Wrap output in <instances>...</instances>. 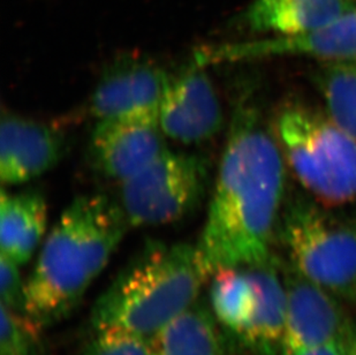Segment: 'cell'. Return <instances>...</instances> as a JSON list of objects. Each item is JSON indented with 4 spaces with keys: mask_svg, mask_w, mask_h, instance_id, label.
I'll list each match as a JSON object with an SVG mask.
<instances>
[{
    "mask_svg": "<svg viewBox=\"0 0 356 355\" xmlns=\"http://www.w3.org/2000/svg\"><path fill=\"white\" fill-rule=\"evenodd\" d=\"M210 277L197 246L147 242L98 297L91 329H120L150 340L197 301Z\"/></svg>",
    "mask_w": 356,
    "mask_h": 355,
    "instance_id": "3",
    "label": "cell"
},
{
    "mask_svg": "<svg viewBox=\"0 0 356 355\" xmlns=\"http://www.w3.org/2000/svg\"><path fill=\"white\" fill-rule=\"evenodd\" d=\"M218 57L229 59L301 57L324 61L356 59V10L325 27L302 34L273 36L222 47Z\"/></svg>",
    "mask_w": 356,
    "mask_h": 355,
    "instance_id": "12",
    "label": "cell"
},
{
    "mask_svg": "<svg viewBox=\"0 0 356 355\" xmlns=\"http://www.w3.org/2000/svg\"><path fill=\"white\" fill-rule=\"evenodd\" d=\"M220 328L211 308L198 299L149 342L155 355H225Z\"/></svg>",
    "mask_w": 356,
    "mask_h": 355,
    "instance_id": "16",
    "label": "cell"
},
{
    "mask_svg": "<svg viewBox=\"0 0 356 355\" xmlns=\"http://www.w3.org/2000/svg\"><path fill=\"white\" fill-rule=\"evenodd\" d=\"M284 269L287 312L280 354L333 342L347 344L354 326L345 315L340 299L300 275L291 265Z\"/></svg>",
    "mask_w": 356,
    "mask_h": 355,
    "instance_id": "8",
    "label": "cell"
},
{
    "mask_svg": "<svg viewBox=\"0 0 356 355\" xmlns=\"http://www.w3.org/2000/svg\"><path fill=\"white\" fill-rule=\"evenodd\" d=\"M347 349H348V355H356V328H354L350 333V339L347 342Z\"/></svg>",
    "mask_w": 356,
    "mask_h": 355,
    "instance_id": "23",
    "label": "cell"
},
{
    "mask_svg": "<svg viewBox=\"0 0 356 355\" xmlns=\"http://www.w3.org/2000/svg\"><path fill=\"white\" fill-rule=\"evenodd\" d=\"M44 330L27 314L1 306L0 355H49Z\"/></svg>",
    "mask_w": 356,
    "mask_h": 355,
    "instance_id": "19",
    "label": "cell"
},
{
    "mask_svg": "<svg viewBox=\"0 0 356 355\" xmlns=\"http://www.w3.org/2000/svg\"><path fill=\"white\" fill-rule=\"evenodd\" d=\"M222 123V105L208 74L193 68L172 79L159 107V124L168 138L202 143L218 134Z\"/></svg>",
    "mask_w": 356,
    "mask_h": 355,
    "instance_id": "9",
    "label": "cell"
},
{
    "mask_svg": "<svg viewBox=\"0 0 356 355\" xmlns=\"http://www.w3.org/2000/svg\"><path fill=\"white\" fill-rule=\"evenodd\" d=\"M47 205L36 191H1L0 251L19 265L31 261L47 231Z\"/></svg>",
    "mask_w": 356,
    "mask_h": 355,
    "instance_id": "15",
    "label": "cell"
},
{
    "mask_svg": "<svg viewBox=\"0 0 356 355\" xmlns=\"http://www.w3.org/2000/svg\"><path fill=\"white\" fill-rule=\"evenodd\" d=\"M172 79L154 61L122 57L98 80L90 112L98 120L143 111H159Z\"/></svg>",
    "mask_w": 356,
    "mask_h": 355,
    "instance_id": "10",
    "label": "cell"
},
{
    "mask_svg": "<svg viewBox=\"0 0 356 355\" xmlns=\"http://www.w3.org/2000/svg\"><path fill=\"white\" fill-rule=\"evenodd\" d=\"M20 267L0 255V306L24 313L26 281L21 276Z\"/></svg>",
    "mask_w": 356,
    "mask_h": 355,
    "instance_id": "21",
    "label": "cell"
},
{
    "mask_svg": "<svg viewBox=\"0 0 356 355\" xmlns=\"http://www.w3.org/2000/svg\"><path fill=\"white\" fill-rule=\"evenodd\" d=\"M286 161L262 112L242 101L233 114L197 248L211 272L273 261Z\"/></svg>",
    "mask_w": 356,
    "mask_h": 355,
    "instance_id": "1",
    "label": "cell"
},
{
    "mask_svg": "<svg viewBox=\"0 0 356 355\" xmlns=\"http://www.w3.org/2000/svg\"><path fill=\"white\" fill-rule=\"evenodd\" d=\"M273 132L286 163L317 202L336 207L356 201V140L326 111L286 103Z\"/></svg>",
    "mask_w": 356,
    "mask_h": 355,
    "instance_id": "4",
    "label": "cell"
},
{
    "mask_svg": "<svg viewBox=\"0 0 356 355\" xmlns=\"http://www.w3.org/2000/svg\"><path fill=\"white\" fill-rule=\"evenodd\" d=\"M354 225H355V228H356V221H355V223H354Z\"/></svg>",
    "mask_w": 356,
    "mask_h": 355,
    "instance_id": "25",
    "label": "cell"
},
{
    "mask_svg": "<svg viewBox=\"0 0 356 355\" xmlns=\"http://www.w3.org/2000/svg\"><path fill=\"white\" fill-rule=\"evenodd\" d=\"M314 84L322 95L326 113L356 140V70L345 61L319 63Z\"/></svg>",
    "mask_w": 356,
    "mask_h": 355,
    "instance_id": "18",
    "label": "cell"
},
{
    "mask_svg": "<svg viewBox=\"0 0 356 355\" xmlns=\"http://www.w3.org/2000/svg\"><path fill=\"white\" fill-rule=\"evenodd\" d=\"M279 231L289 265L340 300H356V228L325 205L296 198L282 209Z\"/></svg>",
    "mask_w": 356,
    "mask_h": 355,
    "instance_id": "5",
    "label": "cell"
},
{
    "mask_svg": "<svg viewBox=\"0 0 356 355\" xmlns=\"http://www.w3.org/2000/svg\"><path fill=\"white\" fill-rule=\"evenodd\" d=\"M345 63H347V64L350 65V66H352V68H354L356 70V59H354V61H346Z\"/></svg>",
    "mask_w": 356,
    "mask_h": 355,
    "instance_id": "24",
    "label": "cell"
},
{
    "mask_svg": "<svg viewBox=\"0 0 356 355\" xmlns=\"http://www.w3.org/2000/svg\"><path fill=\"white\" fill-rule=\"evenodd\" d=\"M65 138L42 121L3 113L0 126V179L3 184H24L50 171L60 161Z\"/></svg>",
    "mask_w": 356,
    "mask_h": 355,
    "instance_id": "11",
    "label": "cell"
},
{
    "mask_svg": "<svg viewBox=\"0 0 356 355\" xmlns=\"http://www.w3.org/2000/svg\"><path fill=\"white\" fill-rule=\"evenodd\" d=\"M210 308L224 330L238 338L252 319L256 293L247 268H222L211 276Z\"/></svg>",
    "mask_w": 356,
    "mask_h": 355,
    "instance_id": "17",
    "label": "cell"
},
{
    "mask_svg": "<svg viewBox=\"0 0 356 355\" xmlns=\"http://www.w3.org/2000/svg\"><path fill=\"white\" fill-rule=\"evenodd\" d=\"M120 184L119 205L131 228L172 224L201 205L208 191V163L197 155L166 149Z\"/></svg>",
    "mask_w": 356,
    "mask_h": 355,
    "instance_id": "6",
    "label": "cell"
},
{
    "mask_svg": "<svg viewBox=\"0 0 356 355\" xmlns=\"http://www.w3.org/2000/svg\"><path fill=\"white\" fill-rule=\"evenodd\" d=\"M356 10V0H252L242 24L255 34L289 36L325 27Z\"/></svg>",
    "mask_w": 356,
    "mask_h": 355,
    "instance_id": "13",
    "label": "cell"
},
{
    "mask_svg": "<svg viewBox=\"0 0 356 355\" xmlns=\"http://www.w3.org/2000/svg\"><path fill=\"white\" fill-rule=\"evenodd\" d=\"M129 228L118 201L104 194L74 198L44 240L26 281L24 314L44 329L67 319Z\"/></svg>",
    "mask_w": 356,
    "mask_h": 355,
    "instance_id": "2",
    "label": "cell"
},
{
    "mask_svg": "<svg viewBox=\"0 0 356 355\" xmlns=\"http://www.w3.org/2000/svg\"><path fill=\"white\" fill-rule=\"evenodd\" d=\"M282 355H348L347 344L345 342H333L324 345L315 346L310 349H301L298 352Z\"/></svg>",
    "mask_w": 356,
    "mask_h": 355,
    "instance_id": "22",
    "label": "cell"
},
{
    "mask_svg": "<svg viewBox=\"0 0 356 355\" xmlns=\"http://www.w3.org/2000/svg\"><path fill=\"white\" fill-rule=\"evenodd\" d=\"M81 355H155L148 339L120 329H92Z\"/></svg>",
    "mask_w": 356,
    "mask_h": 355,
    "instance_id": "20",
    "label": "cell"
},
{
    "mask_svg": "<svg viewBox=\"0 0 356 355\" xmlns=\"http://www.w3.org/2000/svg\"><path fill=\"white\" fill-rule=\"evenodd\" d=\"M247 270L255 287V309L238 340L254 355H277L282 352L285 335L287 295L284 278L275 260Z\"/></svg>",
    "mask_w": 356,
    "mask_h": 355,
    "instance_id": "14",
    "label": "cell"
},
{
    "mask_svg": "<svg viewBox=\"0 0 356 355\" xmlns=\"http://www.w3.org/2000/svg\"><path fill=\"white\" fill-rule=\"evenodd\" d=\"M159 111H143L98 120L89 142L95 168L122 182L152 164L168 148Z\"/></svg>",
    "mask_w": 356,
    "mask_h": 355,
    "instance_id": "7",
    "label": "cell"
}]
</instances>
